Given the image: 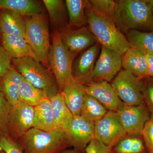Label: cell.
<instances>
[{"label":"cell","mask_w":153,"mask_h":153,"mask_svg":"<svg viewBox=\"0 0 153 153\" xmlns=\"http://www.w3.org/2000/svg\"><path fill=\"white\" fill-rule=\"evenodd\" d=\"M0 8L13 11L28 18L43 13L44 11L41 2L33 0H0Z\"/></svg>","instance_id":"21"},{"label":"cell","mask_w":153,"mask_h":153,"mask_svg":"<svg viewBox=\"0 0 153 153\" xmlns=\"http://www.w3.org/2000/svg\"><path fill=\"white\" fill-rule=\"evenodd\" d=\"M52 25L57 31L68 27V19L64 2L61 0H43Z\"/></svg>","instance_id":"24"},{"label":"cell","mask_w":153,"mask_h":153,"mask_svg":"<svg viewBox=\"0 0 153 153\" xmlns=\"http://www.w3.org/2000/svg\"><path fill=\"white\" fill-rule=\"evenodd\" d=\"M33 119L34 107L21 101L11 106L7 126L14 138L19 139L33 128Z\"/></svg>","instance_id":"13"},{"label":"cell","mask_w":153,"mask_h":153,"mask_svg":"<svg viewBox=\"0 0 153 153\" xmlns=\"http://www.w3.org/2000/svg\"><path fill=\"white\" fill-rule=\"evenodd\" d=\"M122 125L128 135H141L151 114L145 103L125 105L117 112Z\"/></svg>","instance_id":"12"},{"label":"cell","mask_w":153,"mask_h":153,"mask_svg":"<svg viewBox=\"0 0 153 153\" xmlns=\"http://www.w3.org/2000/svg\"><path fill=\"white\" fill-rule=\"evenodd\" d=\"M112 153H147L142 135H128L112 148Z\"/></svg>","instance_id":"26"},{"label":"cell","mask_w":153,"mask_h":153,"mask_svg":"<svg viewBox=\"0 0 153 153\" xmlns=\"http://www.w3.org/2000/svg\"><path fill=\"white\" fill-rule=\"evenodd\" d=\"M140 82L144 102L150 114L153 115V77L146 76L141 79Z\"/></svg>","instance_id":"31"},{"label":"cell","mask_w":153,"mask_h":153,"mask_svg":"<svg viewBox=\"0 0 153 153\" xmlns=\"http://www.w3.org/2000/svg\"><path fill=\"white\" fill-rule=\"evenodd\" d=\"M152 10H153V9H152Z\"/></svg>","instance_id":"40"},{"label":"cell","mask_w":153,"mask_h":153,"mask_svg":"<svg viewBox=\"0 0 153 153\" xmlns=\"http://www.w3.org/2000/svg\"><path fill=\"white\" fill-rule=\"evenodd\" d=\"M114 17L124 35L130 31H153V0H118Z\"/></svg>","instance_id":"1"},{"label":"cell","mask_w":153,"mask_h":153,"mask_svg":"<svg viewBox=\"0 0 153 153\" xmlns=\"http://www.w3.org/2000/svg\"><path fill=\"white\" fill-rule=\"evenodd\" d=\"M85 85L87 94L96 99L108 110L117 112L124 106L109 82L93 81Z\"/></svg>","instance_id":"15"},{"label":"cell","mask_w":153,"mask_h":153,"mask_svg":"<svg viewBox=\"0 0 153 153\" xmlns=\"http://www.w3.org/2000/svg\"><path fill=\"white\" fill-rule=\"evenodd\" d=\"M12 57L1 46H0V80L12 68Z\"/></svg>","instance_id":"35"},{"label":"cell","mask_w":153,"mask_h":153,"mask_svg":"<svg viewBox=\"0 0 153 153\" xmlns=\"http://www.w3.org/2000/svg\"><path fill=\"white\" fill-rule=\"evenodd\" d=\"M88 26L97 43L123 55L131 47L126 35L118 29L114 21L99 13L87 1L85 8Z\"/></svg>","instance_id":"2"},{"label":"cell","mask_w":153,"mask_h":153,"mask_svg":"<svg viewBox=\"0 0 153 153\" xmlns=\"http://www.w3.org/2000/svg\"><path fill=\"white\" fill-rule=\"evenodd\" d=\"M141 135L147 153H153V115L151 114L145 125Z\"/></svg>","instance_id":"33"},{"label":"cell","mask_w":153,"mask_h":153,"mask_svg":"<svg viewBox=\"0 0 153 153\" xmlns=\"http://www.w3.org/2000/svg\"><path fill=\"white\" fill-rule=\"evenodd\" d=\"M19 140L25 153H59L70 146L66 133L60 129L44 131L32 128Z\"/></svg>","instance_id":"3"},{"label":"cell","mask_w":153,"mask_h":153,"mask_svg":"<svg viewBox=\"0 0 153 153\" xmlns=\"http://www.w3.org/2000/svg\"><path fill=\"white\" fill-rule=\"evenodd\" d=\"M25 39L35 53L36 60L49 69L48 57L51 44L49 26L44 13L26 20Z\"/></svg>","instance_id":"6"},{"label":"cell","mask_w":153,"mask_h":153,"mask_svg":"<svg viewBox=\"0 0 153 153\" xmlns=\"http://www.w3.org/2000/svg\"><path fill=\"white\" fill-rule=\"evenodd\" d=\"M54 128L60 129L66 131L70 125L73 115L65 103L63 94L58 92L50 99Z\"/></svg>","instance_id":"20"},{"label":"cell","mask_w":153,"mask_h":153,"mask_svg":"<svg viewBox=\"0 0 153 153\" xmlns=\"http://www.w3.org/2000/svg\"><path fill=\"white\" fill-rule=\"evenodd\" d=\"M19 94L20 101L33 107L47 97L44 91L35 87L24 77L20 85Z\"/></svg>","instance_id":"27"},{"label":"cell","mask_w":153,"mask_h":153,"mask_svg":"<svg viewBox=\"0 0 153 153\" xmlns=\"http://www.w3.org/2000/svg\"><path fill=\"white\" fill-rule=\"evenodd\" d=\"M108 111L96 99L87 94L80 115L95 123L103 117Z\"/></svg>","instance_id":"28"},{"label":"cell","mask_w":153,"mask_h":153,"mask_svg":"<svg viewBox=\"0 0 153 153\" xmlns=\"http://www.w3.org/2000/svg\"><path fill=\"white\" fill-rule=\"evenodd\" d=\"M11 105L0 90V132L7 126L8 117Z\"/></svg>","instance_id":"34"},{"label":"cell","mask_w":153,"mask_h":153,"mask_svg":"<svg viewBox=\"0 0 153 153\" xmlns=\"http://www.w3.org/2000/svg\"><path fill=\"white\" fill-rule=\"evenodd\" d=\"M74 59L63 45L59 31L54 30L48 54L49 70L53 73L60 92L65 85L74 80L72 73Z\"/></svg>","instance_id":"5"},{"label":"cell","mask_w":153,"mask_h":153,"mask_svg":"<svg viewBox=\"0 0 153 153\" xmlns=\"http://www.w3.org/2000/svg\"><path fill=\"white\" fill-rule=\"evenodd\" d=\"M86 0H66L65 5L68 14V27H80L88 26L85 8Z\"/></svg>","instance_id":"25"},{"label":"cell","mask_w":153,"mask_h":153,"mask_svg":"<svg viewBox=\"0 0 153 153\" xmlns=\"http://www.w3.org/2000/svg\"><path fill=\"white\" fill-rule=\"evenodd\" d=\"M26 20L9 10L0 8V33L15 35L25 38Z\"/></svg>","instance_id":"19"},{"label":"cell","mask_w":153,"mask_h":153,"mask_svg":"<svg viewBox=\"0 0 153 153\" xmlns=\"http://www.w3.org/2000/svg\"><path fill=\"white\" fill-rule=\"evenodd\" d=\"M112 147L103 144L94 138L87 145L85 149V153H112Z\"/></svg>","instance_id":"36"},{"label":"cell","mask_w":153,"mask_h":153,"mask_svg":"<svg viewBox=\"0 0 153 153\" xmlns=\"http://www.w3.org/2000/svg\"><path fill=\"white\" fill-rule=\"evenodd\" d=\"M122 68L140 79L146 77L147 62L143 50L130 47L123 55Z\"/></svg>","instance_id":"17"},{"label":"cell","mask_w":153,"mask_h":153,"mask_svg":"<svg viewBox=\"0 0 153 153\" xmlns=\"http://www.w3.org/2000/svg\"><path fill=\"white\" fill-rule=\"evenodd\" d=\"M141 79L131 72L122 69L111 82V85L125 105L133 106L144 103Z\"/></svg>","instance_id":"7"},{"label":"cell","mask_w":153,"mask_h":153,"mask_svg":"<svg viewBox=\"0 0 153 153\" xmlns=\"http://www.w3.org/2000/svg\"><path fill=\"white\" fill-rule=\"evenodd\" d=\"M59 32L62 43L74 59L78 54L97 43L88 26L67 27Z\"/></svg>","instance_id":"9"},{"label":"cell","mask_w":153,"mask_h":153,"mask_svg":"<svg viewBox=\"0 0 153 153\" xmlns=\"http://www.w3.org/2000/svg\"><path fill=\"white\" fill-rule=\"evenodd\" d=\"M23 79L24 77L22 74L12 67L8 73L0 80V90L4 94L11 106L21 102L19 91Z\"/></svg>","instance_id":"22"},{"label":"cell","mask_w":153,"mask_h":153,"mask_svg":"<svg viewBox=\"0 0 153 153\" xmlns=\"http://www.w3.org/2000/svg\"><path fill=\"white\" fill-rule=\"evenodd\" d=\"M123 55L112 49L101 46L100 54L94 69V82H111L122 68Z\"/></svg>","instance_id":"10"},{"label":"cell","mask_w":153,"mask_h":153,"mask_svg":"<svg viewBox=\"0 0 153 153\" xmlns=\"http://www.w3.org/2000/svg\"><path fill=\"white\" fill-rule=\"evenodd\" d=\"M131 47L141 49L153 54V31L132 30L126 35Z\"/></svg>","instance_id":"29"},{"label":"cell","mask_w":153,"mask_h":153,"mask_svg":"<svg viewBox=\"0 0 153 153\" xmlns=\"http://www.w3.org/2000/svg\"><path fill=\"white\" fill-rule=\"evenodd\" d=\"M101 47L100 44L96 43L73 61L72 73L74 80L85 85L93 82L94 69Z\"/></svg>","instance_id":"14"},{"label":"cell","mask_w":153,"mask_h":153,"mask_svg":"<svg viewBox=\"0 0 153 153\" xmlns=\"http://www.w3.org/2000/svg\"><path fill=\"white\" fill-rule=\"evenodd\" d=\"M0 153H5L4 151H3L1 149H0Z\"/></svg>","instance_id":"39"},{"label":"cell","mask_w":153,"mask_h":153,"mask_svg":"<svg viewBox=\"0 0 153 153\" xmlns=\"http://www.w3.org/2000/svg\"><path fill=\"white\" fill-rule=\"evenodd\" d=\"M1 46L10 54L13 59L32 57L36 59V55L27 41L23 37L1 34L0 36Z\"/></svg>","instance_id":"18"},{"label":"cell","mask_w":153,"mask_h":153,"mask_svg":"<svg viewBox=\"0 0 153 153\" xmlns=\"http://www.w3.org/2000/svg\"><path fill=\"white\" fill-rule=\"evenodd\" d=\"M33 128L44 131L54 129L53 115L50 99L46 97L34 107Z\"/></svg>","instance_id":"23"},{"label":"cell","mask_w":153,"mask_h":153,"mask_svg":"<svg viewBox=\"0 0 153 153\" xmlns=\"http://www.w3.org/2000/svg\"><path fill=\"white\" fill-rule=\"evenodd\" d=\"M0 149L5 153H25L20 143L7 135L0 137Z\"/></svg>","instance_id":"32"},{"label":"cell","mask_w":153,"mask_h":153,"mask_svg":"<svg viewBox=\"0 0 153 153\" xmlns=\"http://www.w3.org/2000/svg\"><path fill=\"white\" fill-rule=\"evenodd\" d=\"M61 93L73 116L80 115L87 95L85 85L74 80L65 85Z\"/></svg>","instance_id":"16"},{"label":"cell","mask_w":153,"mask_h":153,"mask_svg":"<svg viewBox=\"0 0 153 153\" xmlns=\"http://www.w3.org/2000/svg\"><path fill=\"white\" fill-rule=\"evenodd\" d=\"M65 133L69 146L82 152L89 143L95 138L94 123L81 115L73 116Z\"/></svg>","instance_id":"11"},{"label":"cell","mask_w":153,"mask_h":153,"mask_svg":"<svg viewBox=\"0 0 153 153\" xmlns=\"http://www.w3.org/2000/svg\"><path fill=\"white\" fill-rule=\"evenodd\" d=\"M12 66L28 82L44 91L50 99L59 92L51 71L32 57L12 59Z\"/></svg>","instance_id":"4"},{"label":"cell","mask_w":153,"mask_h":153,"mask_svg":"<svg viewBox=\"0 0 153 153\" xmlns=\"http://www.w3.org/2000/svg\"><path fill=\"white\" fill-rule=\"evenodd\" d=\"M91 4L102 16L114 20L116 1L113 0H90Z\"/></svg>","instance_id":"30"},{"label":"cell","mask_w":153,"mask_h":153,"mask_svg":"<svg viewBox=\"0 0 153 153\" xmlns=\"http://www.w3.org/2000/svg\"><path fill=\"white\" fill-rule=\"evenodd\" d=\"M94 135L95 139L113 148L127 134L117 113L108 111L103 117L94 123Z\"/></svg>","instance_id":"8"},{"label":"cell","mask_w":153,"mask_h":153,"mask_svg":"<svg viewBox=\"0 0 153 153\" xmlns=\"http://www.w3.org/2000/svg\"><path fill=\"white\" fill-rule=\"evenodd\" d=\"M59 153H82V152L75 149H65Z\"/></svg>","instance_id":"38"},{"label":"cell","mask_w":153,"mask_h":153,"mask_svg":"<svg viewBox=\"0 0 153 153\" xmlns=\"http://www.w3.org/2000/svg\"><path fill=\"white\" fill-rule=\"evenodd\" d=\"M143 50L144 52L147 62V70L146 76L153 77V54L148 51Z\"/></svg>","instance_id":"37"}]
</instances>
